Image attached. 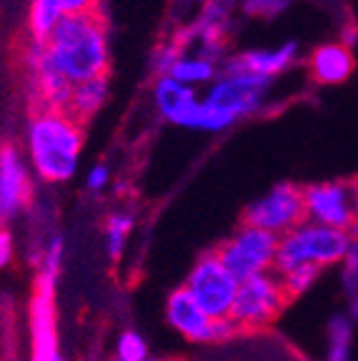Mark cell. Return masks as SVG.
Wrapping results in <instances>:
<instances>
[{
    "label": "cell",
    "instance_id": "29",
    "mask_svg": "<svg viewBox=\"0 0 358 361\" xmlns=\"http://www.w3.org/2000/svg\"><path fill=\"white\" fill-rule=\"evenodd\" d=\"M16 261V236L11 228H0V274L8 271Z\"/></svg>",
    "mask_w": 358,
    "mask_h": 361
},
{
    "label": "cell",
    "instance_id": "17",
    "mask_svg": "<svg viewBox=\"0 0 358 361\" xmlns=\"http://www.w3.org/2000/svg\"><path fill=\"white\" fill-rule=\"evenodd\" d=\"M108 98H111V75H98V78H90L85 83L73 85L66 111L78 123H85V121L95 118L106 108Z\"/></svg>",
    "mask_w": 358,
    "mask_h": 361
},
{
    "label": "cell",
    "instance_id": "16",
    "mask_svg": "<svg viewBox=\"0 0 358 361\" xmlns=\"http://www.w3.org/2000/svg\"><path fill=\"white\" fill-rule=\"evenodd\" d=\"M306 66L316 85H341L356 71V56L341 40H328L308 53Z\"/></svg>",
    "mask_w": 358,
    "mask_h": 361
},
{
    "label": "cell",
    "instance_id": "7",
    "mask_svg": "<svg viewBox=\"0 0 358 361\" xmlns=\"http://www.w3.org/2000/svg\"><path fill=\"white\" fill-rule=\"evenodd\" d=\"M285 301H288V296L283 291L280 274L271 269L266 274H258V276L238 283L228 319L235 324L238 331H261L278 319Z\"/></svg>",
    "mask_w": 358,
    "mask_h": 361
},
{
    "label": "cell",
    "instance_id": "22",
    "mask_svg": "<svg viewBox=\"0 0 358 361\" xmlns=\"http://www.w3.org/2000/svg\"><path fill=\"white\" fill-rule=\"evenodd\" d=\"M341 296L346 304L343 311L353 324H358V238L351 243L341 264Z\"/></svg>",
    "mask_w": 358,
    "mask_h": 361
},
{
    "label": "cell",
    "instance_id": "30",
    "mask_svg": "<svg viewBox=\"0 0 358 361\" xmlns=\"http://www.w3.org/2000/svg\"><path fill=\"white\" fill-rule=\"evenodd\" d=\"M101 8V0H63V13L73 16V13H95Z\"/></svg>",
    "mask_w": 358,
    "mask_h": 361
},
{
    "label": "cell",
    "instance_id": "13",
    "mask_svg": "<svg viewBox=\"0 0 358 361\" xmlns=\"http://www.w3.org/2000/svg\"><path fill=\"white\" fill-rule=\"evenodd\" d=\"M35 178L18 143H0V228H8L30 209Z\"/></svg>",
    "mask_w": 358,
    "mask_h": 361
},
{
    "label": "cell",
    "instance_id": "6",
    "mask_svg": "<svg viewBox=\"0 0 358 361\" xmlns=\"http://www.w3.org/2000/svg\"><path fill=\"white\" fill-rule=\"evenodd\" d=\"M306 221L358 238V178H328L303 186Z\"/></svg>",
    "mask_w": 358,
    "mask_h": 361
},
{
    "label": "cell",
    "instance_id": "15",
    "mask_svg": "<svg viewBox=\"0 0 358 361\" xmlns=\"http://www.w3.org/2000/svg\"><path fill=\"white\" fill-rule=\"evenodd\" d=\"M298 61H301V45L296 40H283V43L268 45V48H248L241 53H228L221 68L276 80L288 73L293 66H298Z\"/></svg>",
    "mask_w": 358,
    "mask_h": 361
},
{
    "label": "cell",
    "instance_id": "10",
    "mask_svg": "<svg viewBox=\"0 0 358 361\" xmlns=\"http://www.w3.org/2000/svg\"><path fill=\"white\" fill-rule=\"evenodd\" d=\"M183 288L211 319H228L235 301V291H238V281L211 248L193 261L190 271L185 274Z\"/></svg>",
    "mask_w": 358,
    "mask_h": 361
},
{
    "label": "cell",
    "instance_id": "26",
    "mask_svg": "<svg viewBox=\"0 0 358 361\" xmlns=\"http://www.w3.org/2000/svg\"><path fill=\"white\" fill-rule=\"evenodd\" d=\"M293 0H241V16L251 20H276L288 13Z\"/></svg>",
    "mask_w": 358,
    "mask_h": 361
},
{
    "label": "cell",
    "instance_id": "20",
    "mask_svg": "<svg viewBox=\"0 0 358 361\" xmlns=\"http://www.w3.org/2000/svg\"><path fill=\"white\" fill-rule=\"evenodd\" d=\"M135 228V214L128 209H116L106 216L103 224V248L111 261H121L128 248L130 233Z\"/></svg>",
    "mask_w": 358,
    "mask_h": 361
},
{
    "label": "cell",
    "instance_id": "27",
    "mask_svg": "<svg viewBox=\"0 0 358 361\" xmlns=\"http://www.w3.org/2000/svg\"><path fill=\"white\" fill-rule=\"evenodd\" d=\"M111 183H113V171H111V166H108L106 161H98V164H93L88 171H85V176H83L85 191L95 193V196L106 191Z\"/></svg>",
    "mask_w": 358,
    "mask_h": 361
},
{
    "label": "cell",
    "instance_id": "32",
    "mask_svg": "<svg viewBox=\"0 0 358 361\" xmlns=\"http://www.w3.org/2000/svg\"><path fill=\"white\" fill-rule=\"evenodd\" d=\"M148 361H158V359H148Z\"/></svg>",
    "mask_w": 358,
    "mask_h": 361
},
{
    "label": "cell",
    "instance_id": "3",
    "mask_svg": "<svg viewBox=\"0 0 358 361\" xmlns=\"http://www.w3.org/2000/svg\"><path fill=\"white\" fill-rule=\"evenodd\" d=\"M351 243L353 236L348 231L328 228V226L314 224V221H303L293 231L283 233L278 238L273 269L278 274H285V271L306 264H314L319 269L341 266Z\"/></svg>",
    "mask_w": 358,
    "mask_h": 361
},
{
    "label": "cell",
    "instance_id": "4",
    "mask_svg": "<svg viewBox=\"0 0 358 361\" xmlns=\"http://www.w3.org/2000/svg\"><path fill=\"white\" fill-rule=\"evenodd\" d=\"M273 83L276 80L261 78V75L221 68L218 78L203 90L201 98L211 111L218 113L221 118L233 128L241 121L256 118L266 111Z\"/></svg>",
    "mask_w": 358,
    "mask_h": 361
},
{
    "label": "cell",
    "instance_id": "21",
    "mask_svg": "<svg viewBox=\"0 0 358 361\" xmlns=\"http://www.w3.org/2000/svg\"><path fill=\"white\" fill-rule=\"evenodd\" d=\"M63 16H66L63 13V0H30L28 20H25L30 40H40L43 43L53 33V28H56Z\"/></svg>",
    "mask_w": 358,
    "mask_h": 361
},
{
    "label": "cell",
    "instance_id": "24",
    "mask_svg": "<svg viewBox=\"0 0 358 361\" xmlns=\"http://www.w3.org/2000/svg\"><path fill=\"white\" fill-rule=\"evenodd\" d=\"M321 276H323V269H319L314 264H306L280 274V281H283V291L288 299H301V296H306L319 283Z\"/></svg>",
    "mask_w": 358,
    "mask_h": 361
},
{
    "label": "cell",
    "instance_id": "5",
    "mask_svg": "<svg viewBox=\"0 0 358 361\" xmlns=\"http://www.w3.org/2000/svg\"><path fill=\"white\" fill-rule=\"evenodd\" d=\"M151 103L158 118L175 126V128L196 130V133H226V130H230V126L218 113L203 103L198 90L178 83L171 75L153 78Z\"/></svg>",
    "mask_w": 358,
    "mask_h": 361
},
{
    "label": "cell",
    "instance_id": "9",
    "mask_svg": "<svg viewBox=\"0 0 358 361\" xmlns=\"http://www.w3.org/2000/svg\"><path fill=\"white\" fill-rule=\"evenodd\" d=\"M303 221H306L303 186H298L293 180H280L261 196H256L251 203H246L241 216V224L268 231L278 238L293 231Z\"/></svg>",
    "mask_w": 358,
    "mask_h": 361
},
{
    "label": "cell",
    "instance_id": "1",
    "mask_svg": "<svg viewBox=\"0 0 358 361\" xmlns=\"http://www.w3.org/2000/svg\"><path fill=\"white\" fill-rule=\"evenodd\" d=\"M85 148L83 123L68 111H33L23 130V153L35 180L63 186L80 171Z\"/></svg>",
    "mask_w": 358,
    "mask_h": 361
},
{
    "label": "cell",
    "instance_id": "28",
    "mask_svg": "<svg viewBox=\"0 0 358 361\" xmlns=\"http://www.w3.org/2000/svg\"><path fill=\"white\" fill-rule=\"evenodd\" d=\"M203 3H206V0H168L171 18H173L175 25L188 23L190 18H196V13L203 8Z\"/></svg>",
    "mask_w": 358,
    "mask_h": 361
},
{
    "label": "cell",
    "instance_id": "23",
    "mask_svg": "<svg viewBox=\"0 0 358 361\" xmlns=\"http://www.w3.org/2000/svg\"><path fill=\"white\" fill-rule=\"evenodd\" d=\"M185 51V45L178 40V35L171 30L166 38H161L156 43V48L151 51V56H148V68H151V73L153 78H158V75H168L171 73V68L178 63V58L183 56Z\"/></svg>",
    "mask_w": 358,
    "mask_h": 361
},
{
    "label": "cell",
    "instance_id": "8",
    "mask_svg": "<svg viewBox=\"0 0 358 361\" xmlns=\"http://www.w3.org/2000/svg\"><path fill=\"white\" fill-rule=\"evenodd\" d=\"M221 264L233 274L238 283L258 274H266L276 266V251H278V236L253 226L241 224L233 233L221 238L216 248Z\"/></svg>",
    "mask_w": 358,
    "mask_h": 361
},
{
    "label": "cell",
    "instance_id": "31",
    "mask_svg": "<svg viewBox=\"0 0 358 361\" xmlns=\"http://www.w3.org/2000/svg\"><path fill=\"white\" fill-rule=\"evenodd\" d=\"M341 43L348 45V48L353 51V45L358 43V25H353L351 23V25H346V28L341 30Z\"/></svg>",
    "mask_w": 358,
    "mask_h": 361
},
{
    "label": "cell",
    "instance_id": "14",
    "mask_svg": "<svg viewBox=\"0 0 358 361\" xmlns=\"http://www.w3.org/2000/svg\"><path fill=\"white\" fill-rule=\"evenodd\" d=\"M30 361H66L58 338L56 319V288L35 283V293L30 299Z\"/></svg>",
    "mask_w": 358,
    "mask_h": 361
},
{
    "label": "cell",
    "instance_id": "11",
    "mask_svg": "<svg viewBox=\"0 0 358 361\" xmlns=\"http://www.w3.org/2000/svg\"><path fill=\"white\" fill-rule=\"evenodd\" d=\"M166 324L188 344H223L238 334L230 319H211L183 286L173 288L163 304Z\"/></svg>",
    "mask_w": 358,
    "mask_h": 361
},
{
    "label": "cell",
    "instance_id": "19",
    "mask_svg": "<svg viewBox=\"0 0 358 361\" xmlns=\"http://www.w3.org/2000/svg\"><path fill=\"white\" fill-rule=\"evenodd\" d=\"M353 331L356 324L346 311H336L326 322V359L323 361H353Z\"/></svg>",
    "mask_w": 358,
    "mask_h": 361
},
{
    "label": "cell",
    "instance_id": "12",
    "mask_svg": "<svg viewBox=\"0 0 358 361\" xmlns=\"http://www.w3.org/2000/svg\"><path fill=\"white\" fill-rule=\"evenodd\" d=\"M23 71H25V90L35 111H66L70 101V80L53 66L48 48L40 40H28L23 51Z\"/></svg>",
    "mask_w": 358,
    "mask_h": 361
},
{
    "label": "cell",
    "instance_id": "2",
    "mask_svg": "<svg viewBox=\"0 0 358 361\" xmlns=\"http://www.w3.org/2000/svg\"><path fill=\"white\" fill-rule=\"evenodd\" d=\"M43 43L53 66L70 80V85L108 75L111 33H108V23L101 11L63 16Z\"/></svg>",
    "mask_w": 358,
    "mask_h": 361
},
{
    "label": "cell",
    "instance_id": "18",
    "mask_svg": "<svg viewBox=\"0 0 358 361\" xmlns=\"http://www.w3.org/2000/svg\"><path fill=\"white\" fill-rule=\"evenodd\" d=\"M218 73H221L218 61H213V58L203 56V53H198V51H188L178 58V63L171 68L168 75L193 90H198V88L206 90L213 80L218 78Z\"/></svg>",
    "mask_w": 358,
    "mask_h": 361
},
{
    "label": "cell",
    "instance_id": "25",
    "mask_svg": "<svg viewBox=\"0 0 358 361\" xmlns=\"http://www.w3.org/2000/svg\"><path fill=\"white\" fill-rule=\"evenodd\" d=\"M151 351H148L146 336L135 329H123L116 338V354L113 361H148Z\"/></svg>",
    "mask_w": 358,
    "mask_h": 361
}]
</instances>
